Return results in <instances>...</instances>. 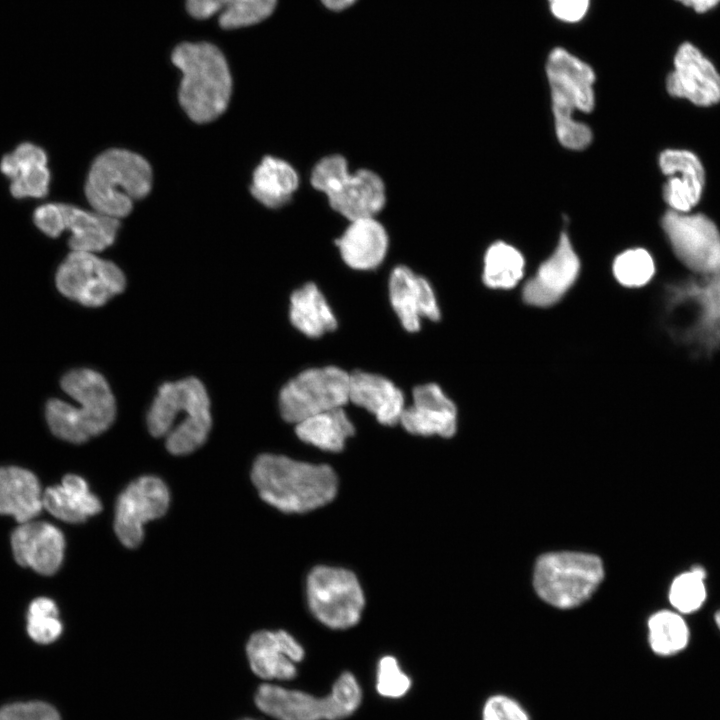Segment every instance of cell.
<instances>
[{
	"label": "cell",
	"mask_w": 720,
	"mask_h": 720,
	"mask_svg": "<svg viewBox=\"0 0 720 720\" xmlns=\"http://www.w3.org/2000/svg\"><path fill=\"white\" fill-rule=\"evenodd\" d=\"M664 320L669 335L694 356L716 352L720 348V268L668 285Z\"/></svg>",
	"instance_id": "cell-1"
},
{
	"label": "cell",
	"mask_w": 720,
	"mask_h": 720,
	"mask_svg": "<svg viewBox=\"0 0 720 720\" xmlns=\"http://www.w3.org/2000/svg\"><path fill=\"white\" fill-rule=\"evenodd\" d=\"M251 478L260 497L286 513H303L329 503L338 484L328 465L274 454H263L255 460Z\"/></svg>",
	"instance_id": "cell-2"
},
{
	"label": "cell",
	"mask_w": 720,
	"mask_h": 720,
	"mask_svg": "<svg viewBox=\"0 0 720 720\" xmlns=\"http://www.w3.org/2000/svg\"><path fill=\"white\" fill-rule=\"evenodd\" d=\"M211 423L206 389L194 377L163 384L147 415L149 432L155 437L166 436L167 450L174 455L200 447Z\"/></svg>",
	"instance_id": "cell-3"
},
{
	"label": "cell",
	"mask_w": 720,
	"mask_h": 720,
	"mask_svg": "<svg viewBox=\"0 0 720 720\" xmlns=\"http://www.w3.org/2000/svg\"><path fill=\"white\" fill-rule=\"evenodd\" d=\"M182 72L179 102L188 117L197 123L218 118L227 108L232 79L222 52L207 42L181 43L171 56Z\"/></svg>",
	"instance_id": "cell-4"
},
{
	"label": "cell",
	"mask_w": 720,
	"mask_h": 720,
	"mask_svg": "<svg viewBox=\"0 0 720 720\" xmlns=\"http://www.w3.org/2000/svg\"><path fill=\"white\" fill-rule=\"evenodd\" d=\"M61 387L80 406L74 407L59 399L47 402L46 420L57 437L79 444L109 428L115 418L116 405L101 374L87 368L74 369L62 377Z\"/></svg>",
	"instance_id": "cell-5"
},
{
	"label": "cell",
	"mask_w": 720,
	"mask_h": 720,
	"mask_svg": "<svg viewBox=\"0 0 720 720\" xmlns=\"http://www.w3.org/2000/svg\"><path fill=\"white\" fill-rule=\"evenodd\" d=\"M546 75L558 141L570 150L585 149L592 141V131L574 118V113H589L595 106L593 69L564 48L556 47L547 58Z\"/></svg>",
	"instance_id": "cell-6"
},
{
	"label": "cell",
	"mask_w": 720,
	"mask_h": 720,
	"mask_svg": "<svg viewBox=\"0 0 720 720\" xmlns=\"http://www.w3.org/2000/svg\"><path fill=\"white\" fill-rule=\"evenodd\" d=\"M152 170L141 155L124 149H110L92 163L85 195L94 211L115 219L129 215L133 201L151 190Z\"/></svg>",
	"instance_id": "cell-7"
},
{
	"label": "cell",
	"mask_w": 720,
	"mask_h": 720,
	"mask_svg": "<svg viewBox=\"0 0 720 720\" xmlns=\"http://www.w3.org/2000/svg\"><path fill=\"white\" fill-rule=\"evenodd\" d=\"M310 184L326 196L332 210L348 221L376 217L386 204L383 179L368 168L350 172L347 159L340 154L318 160L311 170Z\"/></svg>",
	"instance_id": "cell-8"
},
{
	"label": "cell",
	"mask_w": 720,
	"mask_h": 720,
	"mask_svg": "<svg viewBox=\"0 0 720 720\" xmlns=\"http://www.w3.org/2000/svg\"><path fill=\"white\" fill-rule=\"evenodd\" d=\"M603 575V565L597 556L576 552L548 553L536 563L534 587L547 603L558 608H572L592 595Z\"/></svg>",
	"instance_id": "cell-9"
},
{
	"label": "cell",
	"mask_w": 720,
	"mask_h": 720,
	"mask_svg": "<svg viewBox=\"0 0 720 720\" xmlns=\"http://www.w3.org/2000/svg\"><path fill=\"white\" fill-rule=\"evenodd\" d=\"M350 374L336 366L307 369L281 390L279 406L287 422L342 408L349 401Z\"/></svg>",
	"instance_id": "cell-10"
},
{
	"label": "cell",
	"mask_w": 720,
	"mask_h": 720,
	"mask_svg": "<svg viewBox=\"0 0 720 720\" xmlns=\"http://www.w3.org/2000/svg\"><path fill=\"white\" fill-rule=\"evenodd\" d=\"M307 600L313 615L332 629L356 625L364 607V595L349 570L317 566L307 577Z\"/></svg>",
	"instance_id": "cell-11"
},
{
	"label": "cell",
	"mask_w": 720,
	"mask_h": 720,
	"mask_svg": "<svg viewBox=\"0 0 720 720\" xmlns=\"http://www.w3.org/2000/svg\"><path fill=\"white\" fill-rule=\"evenodd\" d=\"M125 283V276L117 265L91 252L72 251L56 272L58 290L89 307L105 304L124 290Z\"/></svg>",
	"instance_id": "cell-12"
},
{
	"label": "cell",
	"mask_w": 720,
	"mask_h": 720,
	"mask_svg": "<svg viewBox=\"0 0 720 720\" xmlns=\"http://www.w3.org/2000/svg\"><path fill=\"white\" fill-rule=\"evenodd\" d=\"M662 228L677 258L697 275L720 268V231L701 213L667 211Z\"/></svg>",
	"instance_id": "cell-13"
},
{
	"label": "cell",
	"mask_w": 720,
	"mask_h": 720,
	"mask_svg": "<svg viewBox=\"0 0 720 720\" xmlns=\"http://www.w3.org/2000/svg\"><path fill=\"white\" fill-rule=\"evenodd\" d=\"M169 499L168 488L158 477L143 476L130 483L116 503L114 527L121 543L137 547L143 539L144 524L161 517Z\"/></svg>",
	"instance_id": "cell-14"
},
{
	"label": "cell",
	"mask_w": 720,
	"mask_h": 720,
	"mask_svg": "<svg viewBox=\"0 0 720 720\" xmlns=\"http://www.w3.org/2000/svg\"><path fill=\"white\" fill-rule=\"evenodd\" d=\"M580 266L569 235L563 231L552 254L525 283L523 301L540 308L556 304L576 282Z\"/></svg>",
	"instance_id": "cell-15"
},
{
	"label": "cell",
	"mask_w": 720,
	"mask_h": 720,
	"mask_svg": "<svg viewBox=\"0 0 720 720\" xmlns=\"http://www.w3.org/2000/svg\"><path fill=\"white\" fill-rule=\"evenodd\" d=\"M666 89L671 96L697 106H712L720 102V74L698 48L685 42L675 54Z\"/></svg>",
	"instance_id": "cell-16"
},
{
	"label": "cell",
	"mask_w": 720,
	"mask_h": 720,
	"mask_svg": "<svg viewBox=\"0 0 720 720\" xmlns=\"http://www.w3.org/2000/svg\"><path fill=\"white\" fill-rule=\"evenodd\" d=\"M247 656L252 671L265 680H292L296 663L304 658L301 644L286 631H258L248 640Z\"/></svg>",
	"instance_id": "cell-17"
},
{
	"label": "cell",
	"mask_w": 720,
	"mask_h": 720,
	"mask_svg": "<svg viewBox=\"0 0 720 720\" xmlns=\"http://www.w3.org/2000/svg\"><path fill=\"white\" fill-rule=\"evenodd\" d=\"M659 167L668 176L663 198L671 210L688 213L701 199L705 170L696 154L683 149H666L659 156Z\"/></svg>",
	"instance_id": "cell-18"
},
{
	"label": "cell",
	"mask_w": 720,
	"mask_h": 720,
	"mask_svg": "<svg viewBox=\"0 0 720 720\" xmlns=\"http://www.w3.org/2000/svg\"><path fill=\"white\" fill-rule=\"evenodd\" d=\"M11 546L16 562L43 575L60 567L65 549L62 532L47 522L21 523L12 533Z\"/></svg>",
	"instance_id": "cell-19"
},
{
	"label": "cell",
	"mask_w": 720,
	"mask_h": 720,
	"mask_svg": "<svg viewBox=\"0 0 720 720\" xmlns=\"http://www.w3.org/2000/svg\"><path fill=\"white\" fill-rule=\"evenodd\" d=\"M391 305L409 332L420 329L422 317L437 321L440 310L429 282L404 265L396 266L389 277Z\"/></svg>",
	"instance_id": "cell-20"
},
{
	"label": "cell",
	"mask_w": 720,
	"mask_h": 720,
	"mask_svg": "<svg viewBox=\"0 0 720 720\" xmlns=\"http://www.w3.org/2000/svg\"><path fill=\"white\" fill-rule=\"evenodd\" d=\"M400 423L415 435L449 438L456 432L457 409L438 385H419L414 388L413 402L404 408Z\"/></svg>",
	"instance_id": "cell-21"
},
{
	"label": "cell",
	"mask_w": 720,
	"mask_h": 720,
	"mask_svg": "<svg viewBox=\"0 0 720 720\" xmlns=\"http://www.w3.org/2000/svg\"><path fill=\"white\" fill-rule=\"evenodd\" d=\"M342 260L355 270H371L384 260L389 247V236L376 217L349 221L335 241Z\"/></svg>",
	"instance_id": "cell-22"
},
{
	"label": "cell",
	"mask_w": 720,
	"mask_h": 720,
	"mask_svg": "<svg viewBox=\"0 0 720 720\" xmlns=\"http://www.w3.org/2000/svg\"><path fill=\"white\" fill-rule=\"evenodd\" d=\"M47 161L45 151L33 143H22L2 158L0 170L11 180L10 192L15 198H42L48 193Z\"/></svg>",
	"instance_id": "cell-23"
},
{
	"label": "cell",
	"mask_w": 720,
	"mask_h": 720,
	"mask_svg": "<svg viewBox=\"0 0 720 720\" xmlns=\"http://www.w3.org/2000/svg\"><path fill=\"white\" fill-rule=\"evenodd\" d=\"M349 401L367 409L379 423L396 425L405 408L402 391L387 378L363 371L350 374Z\"/></svg>",
	"instance_id": "cell-24"
},
{
	"label": "cell",
	"mask_w": 720,
	"mask_h": 720,
	"mask_svg": "<svg viewBox=\"0 0 720 720\" xmlns=\"http://www.w3.org/2000/svg\"><path fill=\"white\" fill-rule=\"evenodd\" d=\"M59 205L62 230L71 233L69 246L72 251L96 253L113 244L120 226L119 219L69 204Z\"/></svg>",
	"instance_id": "cell-25"
},
{
	"label": "cell",
	"mask_w": 720,
	"mask_h": 720,
	"mask_svg": "<svg viewBox=\"0 0 720 720\" xmlns=\"http://www.w3.org/2000/svg\"><path fill=\"white\" fill-rule=\"evenodd\" d=\"M254 698L256 706L276 720H326L325 698L302 690L262 684Z\"/></svg>",
	"instance_id": "cell-26"
},
{
	"label": "cell",
	"mask_w": 720,
	"mask_h": 720,
	"mask_svg": "<svg viewBox=\"0 0 720 720\" xmlns=\"http://www.w3.org/2000/svg\"><path fill=\"white\" fill-rule=\"evenodd\" d=\"M42 496L32 472L15 466L0 468V514L10 515L20 524L31 521L43 508Z\"/></svg>",
	"instance_id": "cell-27"
},
{
	"label": "cell",
	"mask_w": 720,
	"mask_h": 720,
	"mask_svg": "<svg viewBox=\"0 0 720 720\" xmlns=\"http://www.w3.org/2000/svg\"><path fill=\"white\" fill-rule=\"evenodd\" d=\"M43 508L68 523H80L101 511V502L90 492L87 482L74 474L66 475L60 485L47 488Z\"/></svg>",
	"instance_id": "cell-28"
},
{
	"label": "cell",
	"mask_w": 720,
	"mask_h": 720,
	"mask_svg": "<svg viewBox=\"0 0 720 720\" xmlns=\"http://www.w3.org/2000/svg\"><path fill=\"white\" fill-rule=\"evenodd\" d=\"M299 185V174L288 161L268 155L254 169L250 192L263 206L275 209L287 204Z\"/></svg>",
	"instance_id": "cell-29"
},
{
	"label": "cell",
	"mask_w": 720,
	"mask_h": 720,
	"mask_svg": "<svg viewBox=\"0 0 720 720\" xmlns=\"http://www.w3.org/2000/svg\"><path fill=\"white\" fill-rule=\"evenodd\" d=\"M277 0H186L189 14L206 19L218 13L223 29H237L259 23L274 11Z\"/></svg>",
	"instance_id": "cell-30"
},
{
	"label": "cell",
	"mask_w": 720,
	"mask_h": 720,
	"mask_svg": "<svg viewBox=\"0 0 720 720\" xmlns=\"http://www.w3.org/2000/svg\"><path fill=\"white\" fill-rule=\"evenodd\" d=\"M290 320L308 337H320L337 327V321L324 296L314 283H306L290 298Z\"/></svg>",
	"instance_id": "cell-31"
},
{
	"label": "cell",
	"mask_w": 720,
	"mask_h": 720,
	"mask_svg": "<svg viewBox=\"0 0 720 720\" xmlns=\"http://www.w3.org/2000/svg\"><path fill=\"white\" fill-rule=\"evenodd\" d=\"M297 436L304 442L322 450L338 452L348 437L354 434V426L342 408L328 410L297 423Z\"/></svg>",
	"instance_id": "cell-32"
},
{
	"label": "cell",
	"mask_w": 720,
	"mask_h": 720,
	"mask_svg": "<svg viewBox=\"0 0 720 720\" xmlns=\"http://www.w3.org/2000/svg\"><path fill=\"white\" fill-rule=\"evenodd\" d=\"M525 260L521 252L504 241L491 244L484 255L483 283L491 289H511L522 279Z\"/></svg>",
	"instance_id": "cell-33"
},
{
	"label": "cell",
	"mask_w": 720,
	"mask_h": 720,
	"mask_svg": "<svg viewBox=\"0 0 720 720\" xmlns=\"http://www.w3.org/2000/svg\"><path fill=\"white\" fill-rule=\"evenodd\" d=\"M649 644L660 656H672L683 650L689 641V630L683 618L671 611H660L648 621Z\"/></svg>",
	"instance_id": "cell-34"
},
{
	"label": "cell",
	"mask_w": 720,
	"mask_h": 720,
	"mask_svg": "<svg viewBox=\"0 0 720 720\" xmlns=\"http://www.w3.org/2000/svg\"><path fill=\"white\" fill-rule=\"evenodd\" d=\"M612 272L622 286L642 287L654 276L655 263L647 250L643 248L627 249L615 257Z\"/></svg>",
	"instance_id": "cell-35"
},
{
	"label": "cell",
	"mask_w": 720,
	"mask_h": 720,
	"mask_svg": "<svg viewBox=\"0 0 720 720\" xmlns=\"http://www.w3.org/2000/svg\"><path fill=\"white\" fill-rule=\"evenodd\" d=\"M361 701L362 689L357 678L350 672H343L325 696L326 720H343L351 716Z\"/></svg>",
	"instance_id": "cell-36"
},
{
	"label": "cell",
	"mask_w": 720,
	"mask_h": 720,
	"mask_svg": "<svg viewBox=\"0 0 720 720\" xmlns=\"http://www.w3.org/2000/svg\"><path fill=\"white\" fill-rule=\"evenodd\" d=\"M705 576V570L697 566L674 579L669 600L678 611L691 613L701 607L706 598Z\"/></svg>",
	"instance_id": "cell-37"
},
{
	"label": "cell",
	"mask_w": 720,
	"mask_h": 720,
	"mask_svg": "<svg viewBox=\"0 0 720 720\" xmlns=\"http://www.w3.org/2000/svg\"><path fill=\"white\" fill-rule=\"evenodd\" d=\"M27 631L29 636L40 644H49L60 636L62 624L58 619L57 606L51 599L40 597L31 602L27 615Z\"/></svg>",
	"instance_id": "cell-38"
},
{
	"label": "cell",
	"mask_w": 720,
	"mask_h": 720,
	"mask_svg": "<svg viewBox=\"0 0 720 720\" xmlns=\"http://www.w3.org/2000/svg\"><path fill=\"white\" fill-rule=\"evenodd\" d=\"M375 681L377 693L388 699L405 696L412 686L409 675L402 670L397 659L390 655L383 656L378 661Z\"/></svg>",
	"instance_id": "cell-39"
},
{
	"label": "cell",
	"mask_w": 720,
	"mask_h": 720,
	"mask_svg": "<svg viewBox=\"0 0 720 720\" xmlns=\"http://www.w3.org/2000/svg\"><path fill=\"white\" fill-rule=\"evenodd\" d=\"M481 720H532L515 698L506 694L489 696L481 709Z\"/></svg>",
	"instance_id": "cell-40"
},
{
	"label": "cell",
	"mask_w": 720,
	"mask_h": 720,
	"mask_svg": "<svg viewBox=\"0 0 720 720\" xmlns=\"http://www.w3.org/2000/svg\"><path fill=\"white\" fill-rule=\"evenodd\" d=\"M0 720H61L57 710L41 701L17 702L0 708Z\"/></svg>",
	"instance_id": "cell-41"
},
{
	"label": "cell",
	"mask_w": 720,
	"mask_h": 720,
	"mask_svg": "<svg viewBox=\"0 0 720 720\" xmlns=\"http://www.w3.org/2000/svg\"><path fill=\"white\" fill-rule=\"evenodd\" d=\"M33 221L39 230L49 237L56 238L63 232L59 203L39 206L33 213Z\"/></svg>",
	"instance_id": "cell-42"
},
{
	"label": "cell",
	"mask_w": 720,
	"mask_h": 720,
	"mask_svg": "<svg viewBox=\"0 0 720 720\" xmlns=\"http://www.w3.org/2000/svg\"><path fill=\"white\" fill-rule=\"evenodd\" d=\"M552 14L565 22H577L583 18L589 0H548Z\"/></svg>",
	"instance_id": "cell-43"
},
{
	"label": "cell",
	"mask_w": 720,
	"mask_h": 720,
	"mask_svg": "<svg viewBox=\"0 0 720 720\" xmlns=\"http://www.w3.org/2000/svg\"><path fill=\"white\" fill-rule=\"evenodd\" d=\"M685 6L692 7L698 13H704L715 7L720 0H677Z\"/></svg>",
	"instance_id": "cell-44"
},
{
	"label": "cell",
	"mask_w": 720,
	"mask_h": 720,
	"mask_svg": "<svg viewBox=\"0 0 720 720\" xmlns=\"http://www.w3.org/2000/svg\"><path fill=\"white\" fill-rule=\"evenodd\" d=\"M321 1L328 9H331L334 11H340V10H344V9L348 8L349 6H351L352 4H354V2L356 0H321Z\"/></svg>",
	"instance_id": "cell-45"
},
{
	"label": "cell",
	"mask_w": 720,
	"mask_h": 720,
	"mask_svg": "<svg viewBox=\"0 0 720 720\" xmlns=\"http://www.w3.org/2000/svg\"><path fill=\"white\" fill-rule=\"evenodd\" d=\"M715 621H716L717 626L720 629V610L715 615Z\"/></svg>",
	"instance_id": "cell-46"
},
{
	"label": "cell",
	"mask_w": 720,
	"mask_h": 720,
	"mask_svg": "<svg viewBox=\"0 0 720 720\" xmlns=\"http://www.w3.org/2000/svg\"><path fill=\"white\" fill-rule=\"evenodd\" d=\"M242 720H254V719L246 718V719H242Z\"/></svg>",
	"instance_id": "cell-47"
}]
</instances>
